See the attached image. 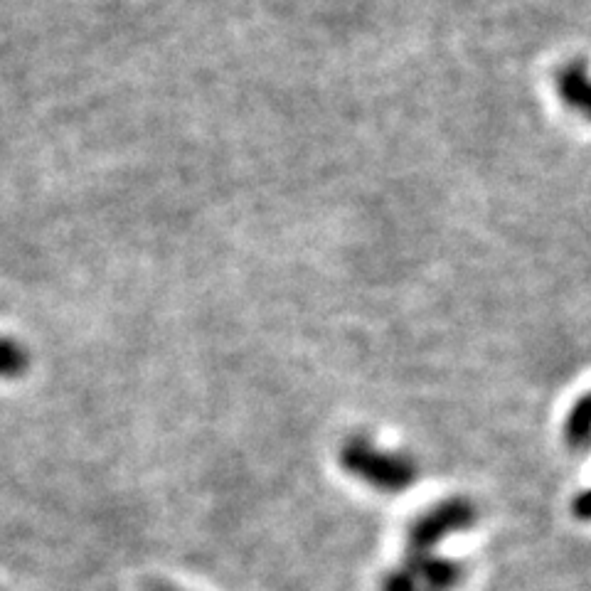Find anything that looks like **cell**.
Masks as SVG:
<instances>
[{
  "mask_svg": "<svg viewBox=\"0 0 591 591\" xmlns=\"http://www.w3.org/2000/svg\"><path fill=\"white\" fill-rule=\"evenodd\" d=\"M340 466L353 478L385 495H397L417 483V463L407 454L377 446L367 436H350L340 449Z\"/></svg>",
  "mask_w": 591,
  "mask_h": 591,
  "instance_id": "cell-1",
  "label": "cell"
},
{
  "mask_svg": "<svg viewBox=\"0 0 591 591\" xmlns=\"http://www.w3.org/2000/svg\"><path fill=\"white\" fill-rule=\"evenodd\" d=\"M476 520L478 510L468 498L441 500L412 520L404 555H434L449 537L471 530Z\"/></svg>",
  "mask_w": 591,
  "mask_h": 591,
  "instance_id": "cell-2",
  "label": "cell"
},
{
  "mask_svg": "<svg viewBox=\"0 0 591 591\" xmlns=\"http://www.w3.org/2000/svg\"><path fill=\"white\" fill-rule=\"evenodd\" d=\"M402 567L412 574L424 591H456L466 577L459 559L444 555H404Z\"/></svg>",
  "mask_w": 591,
  "mask_h": 591,
  "instance_id": "cell-3",
  "label": "cell"
},
{
  "mask_svg": "<svg viewBox=\"0 0 591 591\" xmlns=\"http://www.w3.org/2000/svg\"><path fill=\"white\" fill-rule=\"evenodd\" d=\"M589 394H584L569 412L567 424H564V439L572 449L584 451L589 446V429H591V407Z\"/></svg>",
  "mask_w": 591,
  "mask_h": 591,
  "instance_id": "cell-4",
  "label": "cell"
},
{
  "mask_svg": "<svg viewBox=\"0 0 591 591\" xmlns=\"http://www.w3.org/2000/svg\"><path fill=\"white\" fill-rule=\"evenodd\" d=\"M30 365L28 350L10 338H0V380H15Z\"/></svg>",
  "mask_w": 591,
  "mask_h": 591,
  "instance_id": "cell-5",
  "label": "cell"
},
{
  "mask_svg": "<svg viewBox=\"0 0 591 591\" xmlns=\"http://www.w3.org/2000/svg\"><path fill=\"white\" fill-rule=\"evenodd\" d=\"M562 94L572 106L587 109L589 104V74L584 65H572L562 74Z\"/></svg>",
  "mask_w": 591,
  "mask_h": 591,
  "instance_id": "cell-6",
  "label": "cell"
},
{
  "mask_svg": "<svg viewBox=\"0 0 591 591\" xmlns=\"http://www.w3.org/2000/svg\"><path fill=\"white\" fill-rule=\"evenodd\" d=\"M380 591H424L419 587L417 579L412 577V574L407 572V569L399 564V567L390 569V572L382 577V584H380Z\"/></svg>",
  "mask_w": 591,
  "mask_h": 591,
  "instance_id": "cell-7",
  "label": "cell"
},
{
  "mask_svg": "<svg viewBox=\"0 0 591 591\" xmlns=\"http://www.w3.org/2000/svg\"><path fill=\"white\" fill-rule=\"evenodd\" d=\"M589 498L591 495L587 491H582L577 495V500H574V513H577L582 520L589 518Z\"/></svg>",
  "mask_w": 591,
  "mask_h": 591,
  "instance_id": "cell-8",
  "label": "cell"
},
{
  "mask_svg": "<svg viewBox=\"0 0 591 591\" xmlns=\"http://www.w3.org/2000/svg\"><path fill=\"white\" fill-rule=\"evenodd\" d=\"M148 591H180V589H173L168 587V584H156V587H151Z\"/></svg>",
  "mask_w": 591,
  "mask_h": 591,
  "instance_id": "cell-9",
  "label": "cell"
}]
</instances>
